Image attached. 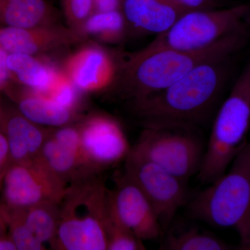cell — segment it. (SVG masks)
Instances as JSON below:
<instances>
[{
	"label": "cell",
	"mask_w": 250,
	"mask_h": 250,
	"mask_svg": "<svg viewBox=\"0 0 250 250\" xmlns=\"http://www.w3.org/2000/svg\"><path fill=\"white\" fill-rule=\"evenodd\" d=\"M228 59L199 65L165 89L134 101L135 113L145 127L196 129L218 100Z\"/></svg>",
	"instance_id": "1"
},
{
	"label": "cell",
	"mask_w": 250,
	"mask_h": 250,
	"mask_svg": "<svg viewBox=\"0 0 250 250\" xmlns=\"http://www.w3.org/2000/svg\"><path fill=\"white\" fill-rule=\"evenodd\" d=\"M127 24L122 10L95 11L83 24L82 35L93 36L105 43H118L126 35Z\"/></svg>",
	"instance_id": "20"
},
{
	"label": "cell",
	"mask_w": 250,
	"mask_h": 250,
	"mask_svg": "<svg viewBox=\"0 0 250 250\" xmlns=\"http://www.w3.org/2000/svg\"><path fill=\"white\" fill-rule=\"evenodd\" d=\"M125 161V173L147 197L164 231L191 197L186 182L131 151Z\"/></svg>",
	"instance_id": "9"
},
{
	"label": "cell",
	"mask_w": 250,
	"mask_h": 250,
	"mask_svg": "<svg viewBox=\"0 0 250 250\" xmlns=\"http://www.w3.org/2000/svg\"><path fill=\"white\" fill-rule=\"evenodd\" d=\"M11 164L9 143L3 130L0 128V179Z\"/></svg>",
	"instance_id": "28"
},
{
	"label": "cell",
	"mask_w": 250,
	"mask_h": 250,
	"mask_svg": "<svg viewBox=\"0 0 250 250\" xmlns=\"http://www.w3.org/2000/svg\"><path fill=\"white\" fill-rule=\"evenodd\" d=\"M6 227L9 228V235L19 250H44L45 245L41 243L31 232L24 223L21 210L0 212Z\"/></svg>",
	"instance_id": "24"
},
{
	"label": "cell",
	"mask_w": 250,
	"mask_h": 250,
	"mask_svg": "<svg viewBox=\"0 0 250 250\" xmlns=\"http://www.w3.org/2000/svg\"><path fill=\"white\" fill-rule=\"evenodd\" d=\"M6 228V223H5L4 220L3 219L2 216H1V213H0V236L6 234V233H5Z\"/></svg>",
	"instance_id": "32"
},
{
	"label": "cell",
	"mask_w": 250,
	"mask_h": 250,
	"mask_svg": "<svg viewBox=\"0 0 250 250\" xmlns=\"http://www.w3.org/2000/svg\"><path fill=\"white\" fill-rule=\"evenodd\" d=\"M9 143L11 164H27L35 161L49 130L33 123L21 113L8 116L2 123Z\"/></svg>",
	"instance_id": "16"
},
{
	"label": "cell",
	"mask_w": 250,
	"mask_h": 250,
	"mask_svg": "<svg viewBox=\"0 0 250 250\" xmlns=\"http://www.w3.org/2000/svg\"><path fill=\"white\" fill-rule=\"evenodd\" d=\"M113 182L110 206L116 216L143 242L158 239L164 230L141 189L125 171L116 172Z\"/></svg>",
	"instance_id": "11"
},
{
	"label": "cell",
	"mask_w": 250,
	"mask_h": 250,
	"mask_svg": "<svg viewBox=\"0 0 250 250\" xmlns=\"http://www.w3.org/2000/svg\"><path fill=\"white\" fill-rule=\"evenodd\" d=\"M85 38L71 28L53 24L29 29H0V46L9 53L36 55L77 43Z\"/></svg>",
	"instance_id": "14"
},
{
	"label": "cell",
	"mask_w": 250,
	"mask_h": 250,
	"mask_svg": "<svg viewBox=\"0 0 250 250\" xmlns=\"http://www.w3.org/2000/svg\"><path fill=\"white\" fill-rule=\"evenodd\" d=\"M7 66L18 80L29 90L46 95L50 89L58 70L34 55L10 53Z\"/></svg>",
	"instance_id": "19"
},
{
	"label": "cell",
	"mask_w": 250,
	"mask_h": 250,
	"mask_svg": "<svg viewBox=\"0 0 250 250\" xmlns=\"http://www.w3.org/2000/svg\"><path fill=\"white\" fill-rule=\"evenodd\" d=\"M96 174L70 184L59 205V221L52 248L106 250L110 190Z\"/></svg>",
	"instance_id": "3"
},
{
	"label": "cell",
	"mask_w": 250,
	"mask_h": 250,
	"mask_svg": "<svg viewBox=\"0 0 250 250\" xmlns=\"http://www.w3.org/2000/svg\"><path fill=\"white\" fill-rule=\"evenodd\" d=\"M80 93L65 72L58 70L53 83L46 95L62 107L76 112L80 103Z\"/></svg>",
	"instance_id": "25"
},
{
	"label": "cell",
	"mask_w": 250,
	"mask_h": 250,
	"mask_svg": "<svg viewBox=\"0 0 250 250\" xmlns=\"http://www.w3.org/2000/svg\"><path fill=\"white\" fill-rule=\"evenodd\" d=\"M236 247L210 233L196 228H190L178 233H170L166 236L161 249L167 250H229Z\"/></svg>",
	"instance_id": "22"
},
{
	"label": "cell",
	"mask_w": 250,
	"mask_h": 250,
	"mask_svg": "<svg viewBox=\"0 0 250 250\" xmlns=\"http://www.w3.org/2000/svg\"><path fill=\"white\" fill-rule=\"evenodd\" d=\"M250 128V62L237 79L215 116L201 168L197 174L200 182L213 183L226 172L248 142Z\"/></svg>",
	"instance_id": "5"
},
{
	"label": "cell",
	"mask_w": 250,
	"mask_h": 250,
	"mask_svg": "<svg viewBox=\"0 0 250 250\" xmlns=\"http://www.w3.org/2000/svg\"><path fill=\"white\" fill-rule=\"evenodd\" d=\"M195 129L145 127L131 152L187 182L201 168L206 145Z\"/></svg>",
	"instance_id": "7"
},
{
	"label": "cell",
	"mask_w": 250,
	"mask_h": 250,
	"mask_svg": "<svg viewBox=\"0 0 250 250\" xmlns=\"http://www.w3.org/2000/svg\"><path fill=\"white\" fill-rule=\"evenodd\" d=\"M62 1V9L65 19L68 23V27L83 36L82 31L83 24L90 15L95 12L93 0Z\"/></svg>",
	"instance_id": "26"
},
{
	"label": "cell",
	"mask_w": 250,
	"mask_h": 250,
	"mask_svg": "<svg viewBox=\"0 0 250 250\" xmlns=\"http://www.w3.org/2000/svg\"><path fill=\"white\" fill-rule=\"evenodd\" d=\"M59 205L44 202L21 210L24 223L41 243L53 246L59 221Z\"/></svg>",
	"instance_id": "21"
},
{
	"label": "cell",
	"mask_w": 250,
	"mask_h": 250,
	"mask_svg": "<svg viewBox=\"0 0 250 250\" xmlns=\"http://www.w3.org/2000/svg\"><path fill=\"white\" fill-rule=\"evenodd\" d=\"M0 16L8 27L22 29L57 21V13L47 0H0Z\"/></svg>",
	"instance_id": "17"
},
{
	"label": "cell",
	"mask_w": 250,
	"mask_h": 250,
	"mask_svg": "<svg viewBox=\"0 0 250 250\" xmlns=\"http://www.w3.org/2000/svg\"><path fill=\"white\" fill-rule=\"evenodd\" d=\"M83 162L92 173L126 160L131 150L121 123L106 114H95L78 126Z\"/></svg>",
	"instance_id": "10"
},
{
	"label": "cell",
	"mask_w": 250,
	"mask_h": 250,
	"mask_svg": "<svg viewBox=\"0 0 250 250\" xmlns=\"http://www.w3.org/2000/svg\"><path fill=\"white\" fill-rule=\"evenodd\" d=\"M106 236L108 250H146L142 240L122 223L112 210L111 206L106 225Z\"/></svg>",
	"instance_id": "23"
},
{
	"label": "cell",
	"mask_w": 250,
	"mask_h": 250,
	"mask_svg": "<svg viewBox=\"0 0 250 250\" xmlns=\"http://www.w3.org/2000/svg\"><path fill=\"white\" fill-rule=\"evenodd\" d=\"M209 185L190 197V214L213 226L234 229L240 250H250V141L229 170Z\"/></svg>",
	"instance_id": "4"
},
{
	"label": "cell",
	"mask_w": 250,
	"mask_h": 250,
	"mask_svg": "<svg viewBox=\"0 0 250 250\" xmlns=\"http://www.w3.org/2000/svg\"><path fill=\"white\" fill-rule=\"evenodd\" d=\"M121 64L106 49L88 45L66 59L63 72L81 93H93L113 87Z\"/></svg>",
	"instance_id": "13"
},
{
	"label": "cell",
	"mask_w": 250,
	"mask_h": 250,
	"mask_svg": "<svg viewBox=\"0 0 250 250\" xmlns=\"http://www.w3.org/2000/svg\"><path fill=\"white\" fill-rule=\"evenodd\" d=\"M123 14L128 24L147 34H163L184 14L171 0H124Z\"/></svg>",
	"instance_id": "15"
},
{
	"label": "cell",
	"mask_w": 250,
	"mask_h": 250,
	"mask_svg": "<svg viewBox=\"0 0 250 250\" xmlns=\"http://www.w3.org/2000/svg\"><path fill=\"white\" fill-rule=\"evenodd\" d=\"M250 11V5L240 4L227 9L185 13L168 30L156 36L144 49L195 51L207 48L243 29V18Z\"/></svg>",
	"instance_id": "6"
},
{
	"label": "cell",
	"mask_w": 250,
	"mask_h": 250,
	"mask_svg": "<svg viewBox=\"0 0 250 250\" xmlns=\"http://www.w3.org/2000/svg\"><path fill=\"white\" fill-rule=\"evenodd\" d=\"M17 247L9 235L0 236V250H16Z\"/></svg>",
	"instance_id": "31"
},
{
	"label": "cell",
	"mask_w": 250,
	"mask_h": 250,
	"mask_svg": "<svg viewBox=\"0 0 250 250\" xmlns=\"http://www.w3.org/2000/svg\"><path fill=\"white\" fill-rule=\"evenodd\" d=\"M7 57V52L0 46V89L6 84L11 73L6 62Z\"/></svg>",
	"instance_id": "30"
},
{
	"label": "cell",
	"mask_w": 250,
	"mask_h": 250,
	"mask_svg": "<svg viewBox=\"0 0 250 250\" xmlns=\"http://www.w3.org/2000/svg\"><path fill=\"white\" fill-rule=\"evenodd\" d=\"M68 184L37 160L11 164L0 187V212L22 210L44 202L60 204Z\"/></svg>",
	"instance_id": "8"
},
{
	"label": "cell",
	"mask_w": 250,
	"mask_h": 250,
	"mask_svg": "<svg viewBox=\"0 0 250 250\" xmlns=\"http://www.w3.org/2000/svg\"><path fill=\"white\" fill-rule=\"evenodd\" d=\"M1 179H0V187H1Z\"/></svg>",
	"instance_id": "33"
},
{
	"label": "cell",
	"mask_w": 250,
	"mask_h": 250,
	"mask_svg": "<svg viewBox=\"0 0 250 250\" xmlns=\"http://www.w3.org/2000/svg\"><path fill=\"white\" fill-rule=\"evenodd\" d=\"M20 113L40 126L58 128L75 119L76 112L62 107L44 94L29 90L18 102Z\"/></svg>",
	"instance_id": "18"
},
{
	"label": "cell",
	"mask_w": 250,
	"mask_h": 250,
	"mask_svg": "<svg viewBox=\"0 0 250 250\" xmlns=\"http://www.w3.org/2000/svg\"><path fill=\"white\" fill-rule=\"evenodd\" d=\"M179 9L185 13L216 9L218 0H171Z\"/></svg>",
	"instance_id": "27"
},
{
	"label": "cell",
	"mask_w": 250,
	"mask_h": 250,
	"mask_svg": "<svg viewBox=\"0 0 250 250\" xmlns=\"http://www.w3.org/2000/svg\"><path fill=\"white\" fill-rule=\"evenodd\" d=\"M243 29L219 41L214 45L195 51L143 48L122 62L113 88L133 102L146 98L173 84L199 65L229 59L244 46Z\"/></svg>",
	"instance_id": "2"
},
{
	"label": "cell",
	"mask_w": 250,
	"mask_h": 250,
	"mask_svg": "<svg viewBox=\"0 0 250 250\" xmlns=\"http://www.w3.org/2000/svg\"><path fill=\"white\" fill-rule=\"evenodd\" d=\"M36 160L68 185L95 174L83 162L78 126L68 125L49 130Z\"/></svg>",
	"instance_id": "12"
},
{
	"label": "cell",
	"mask_w": 250,
	"mask_h": 250,
	"mask_svg": "<svg viewBox=\"0 0 250 250\" xmlns=\"http://www.w3.org/2000/svg\"><path fill=\"white\" fill-rule=\"evenodd\" d=\"M124 0H93L95 11H117L122 10Z\"/></svg>",
	"instance_id": "29"
}]
</instances>
